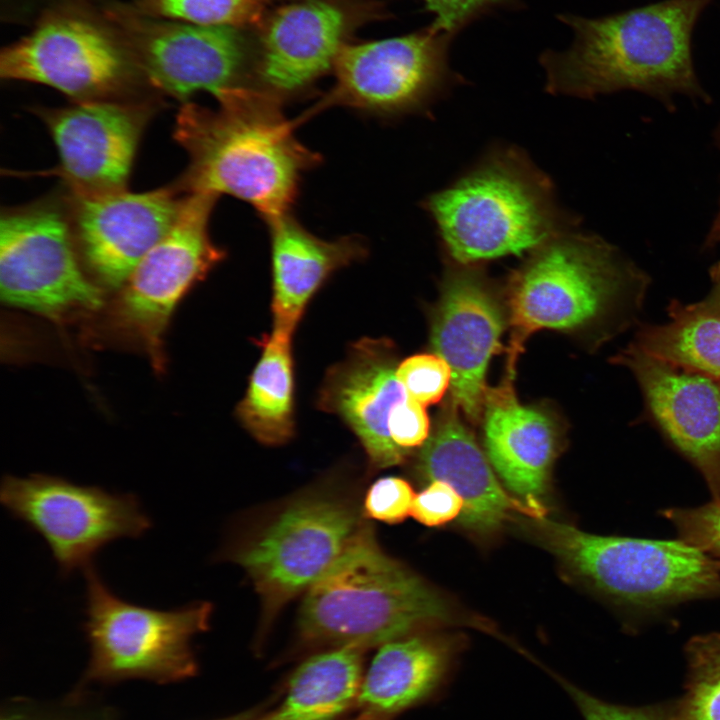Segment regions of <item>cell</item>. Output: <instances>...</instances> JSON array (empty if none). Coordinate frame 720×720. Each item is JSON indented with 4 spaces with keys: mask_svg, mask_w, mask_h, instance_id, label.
Instances as JSON below:
<instances>
[{
    "mask_svg": "<svg viewBox=\"0 0 720 720\" xmlns=\"http://www.w3.org/2000/svg\"><path fill=\"white\" fill-rule=\"evenodd\" d=\"M366 651L350 645L314 652L282 681L256 720L346 719L357 708Z\"/></svg>",
    "mask_w": 720,
    "mask_h": 720,
    "instance_id": "d4e9b609",
    "label": "cell"
},
{
    "mask_svg": "<svg viewBox=\"0 0 720 720\" xmlns=\"http://www.w3.org/2000/svg\"><path fill=\"white\" fill-rule=\"evenodd\" d=\"M148 112L114 100L42 111L59 155L57 173L76 196L125 189Z\"/></svg>",
    "mask_w": 720,
    "mask_h": 720,
    "instance_id": "2e32d148",
    "label": "cell"
},
{
    "mask_svg": "<svg viewBox=\"0 0 720 720\" xmlns=\"http://www.w3.org/2000/svg\"><path fill=\"white\" fill-rule=\"evenodd\" d=\"M352 24L348 10L326 1L278 8L262 26L254 87L282 103L303 94L334 69Z\"/></svg>",
    "mask_w": 720,
    "mask_h": 720,
    "instance_id": "d6986e66",
    "label": "cell"
},
{
    "mask_svg": "<svg viewBox=\"0 0 720 720\" xmlns=\"http://www.w3.org/2000/svg\"><path fill=\"white\" fill-rule=\"evenodd\" d=\"M396 354L385 338H362L330 367L318 396L321 410L339 416L361 442L370 465L401 464L407 452L392 441L389 419L408 395L396 376Z\"/></svg>",
    "mask_w": 720,
    "mask_h": 720,
    "instance_id": "ffe728a7",
    "label": "cell"
},
{
    "mask_svg": "<svg viewBox=\"0 0 720 720\" xmlns=\"http://www.w3.org/2000/svg\"><path fill=\"white\" fill-rule=\"evenodd\" d=\"M716 139H717V143H718L719 146H720V126H719L718 129H717Z\"/></svg>",
    "mask_w": 720,
    "mask_h": 720,
    "instance_id": "b9f144b4",
    "label": "cell"
},
{
    "mask_svg": "<svg viewBox=\"0 0 720 720\" xmlns=\"http://www.w3.org/2000/svg\"><path fill=\"white\" fill-rule=\"evenodd\" d=\"M435 16L432 27L453 34L504 0H422Z\"/></svg>",
    "mask_w": 720,
    "mask_h": 720,
    "instance_id": "8d00e7d4",
    "label": "cell"
},
{
    "mask_svg": "<svg viewBox=\"0 0 720 720\" xmlns=\"http://www.w3.org/2000/svg\"><path fill=\"white\" fill-rule=\"evenodd\" d=\"M292 337L273 332L259 342L261 357L236 408L242 426L259 442L282 445L294 434Z\"/></svg>",
    "mask_w": 720,
    "mask_h": 720,
    "instance_id": "484cf974",
    "label": "cell"
},
{
    "mask_svg": "<svg viewBox=\"0 0 720 720\" xmlns=\"http://www.w3.org/2000/svg\"><path fill=\"white\" fill-rule=\"evenodd\" d=\"M506 377L487 389L483 418L488 458L507 487L523 502L545 511L540 502L547 490L557 455L559 434L541 409L521 404Z\"/></svg>",
    "mask_w": 720,
    "mask_h": 720,
    "instance_id": "7402d4cb",
    "label": "cell"
},
{
    "mask_svg": "<svg viewBox=\"0 0 720 720\" xmlns=\"http://www.w3.org/2000/svg\"><path fill=\"white\" fill-rule=\"evenodd\" d=\"M424 207L461 264L536 250L570 226L550 181L513 148L487 155Z\"/></svg>",
    "mask_w": 720,
    "mask_h": 720,
    "instance_id": "8992f818",
    "label": "cell"
},
{
    "mask_svg": "<svg viewBox=\"0 0 720 720\" xmlns=\"http://www.w3.org/2000/svg\"><path fill=\"white\" fill-rule=\"evenodd\" d=\"M0 293L7 305L47 317L103 304L102 291L81 268L66 219L51 206L2 214Z\"/></svg>",
    "mask_w": 720,
    "mask_h": 720,
    "instance_id": "5bb4252c",
    "label": "cell"
},
{
    "mask_svg": "<svg viewBox=\"0 0 720 720\" xmlns=\"http://www.w3.org/2000/svg\"><path fill=\"white\" fill-rule=\"evenodd\" d=\"M183 199L171 188L77 196L75 232L89 271L106 287L121 289L172 227Z\"/></svg>",
    "mask_w": 720,
    "mask_h": 720,
    "instance_id": "ac0fdd59",
    "label": "cell"
},
{
    "mask_svg": "<svg viewBox=\"0 0 720 720\" xmlns=\"http://www.w3.org/2000/svg\"><path fill=\"white\" fill-rule=\"evenodd\" d=\"M282 105L255 88L216 110L185 103L174 132L189 157L181 187L189 194L233 196L266 222L289 213L302 176L321 156L297 139Z\"/></svg>",
    "mask_w": 720,
    "mask_h": 720,
    "instance_id": "6da1fadb",
    "label": "cell"
},
{
    "mask_svg": "<svg viewBox=\"0 0 720 720\" xmlns=\"http://www.w3.org/2000/svg\"><path fill=\"white\" fill-rule=\"evenodd\" d=\"M0 720H117L115 713L89 701L78 690L57 703L14 699L1 709Z\"/></svg>",
    "mask_w": 720,
    "mask_h": 720,
    "instance_id": "4dcf8cb0",
    "label": "cell"
},
{
    "mask_svg": "<svg viewBox=\"0 0 720 720\" xmlns=\"http://www.w3.org/2000/svg\"><path fill=\"white\" fill-rule=\"evenodd\" d=\"M271 0H135L140 14L198 26L242 28L258 24Z\"/></svg>",
    "mask_w": 720,
    "mask_h": 720,
    "instance_id": "f1b7e54d",
    "label": "cell"
},
{
    "mask_svg": "<svg viewBox=\"0 0 720 720\" xmlns=\"http://www.w3.org/2000/svg\"><path fill=\"white\" fill-rule=\"evenodd\" d=\"M584 720H668L669 703L632 707L603 701L569 681L557 677Z\"/></svg>",
    "mask_w": 720,
    "mask_h": 720,
    "instance_id": "836d02e7",
    "label": "cell"
},
{
    "mask_svg": "<svg viewBox=\"0 0 720 720\" xmlns=\"http://www.w3.org/2000/svg\"><path fill=\"white\" fill-rule=\"evenodd\" d=\"M454 619L448 602L382 551L362 525L306 591L295 652L358 646L366 650Z\"/></svg>",
    "mask_w": 720,
    "mask_h": 720,
    "instance_id": "3957f363",
    "label": "cell"
},
{
    "mask_svg": "<svg viewBox=\"0 0 720 720\" xmlns=\"http://www.w3.org/2000/svg\"><path fill=\"white\" fill-rule=\"evenodd\" d=\"M396 376L408 397L427 406L439 402L451 386L452 373L439 355L415 354L397 367Z\"/></svg>",
    "mask_w": 720,
    "mask_h": 720,
    "instance_id": "f546056e",
    "label": "cell"
},
{
    "mask_svg": "<svg viewBox=\"0 0 720 720\" xmlns=\"http://www.w3.org/2000/svg\"><path fill=\"white\" fill-rule=\"evenodd\" d=\"M430 422L425 406L407 397L393 409L389 419L392 441L403 451L423 445L429 438Z\"/></svg>",
    "mask_w": 720,
    "mask_h": 720,
    "instance_id": "d590c367",
    "label": "cell"
},
{
    "mask_svg": "<svg viewBox=\"0 0 720 720\" xmlns=\"http://www.w3.org/2000/svg\"><path fill=\"white\" fill-rule=\"evenodd\" d=\"M272 267L273 332L292 337L312 297L337 270L365 258L359 236L317 237L291 213L266 222Z\"/></svg>",
    "mask_w": 720,
    "mask_h": 720,
    "instance_id": "603a6c76",
    "label": "cell"
},
{
    "mask_svg": "<svg viewBox=\"0 0 720 720\" xmlns=\"http://www.w3.org/2000/svg\"><path fill=\"white\" fill-rule=\"evenodd\" d=\"M711 1L663 0L599 18L563 17L574 39L567 50L542 56L546 89L581 98L630 89L667 102L676 94L708 99L691 40Z\"/></svg>",
    "mask_w": 720,
    "mask_h": 720,
    "instance_id": "7a4b0ae2",
    "label": "cell"
},
{
    "mask_svg": "<svg viewBox=\"0 0 720 720\" xmlns=\"http://www.w3.org/2000/svg\"><path fill=\"white\" fill-rule=\"evenodd\" d=\"M0 74L75 102L113 100L144 82L113 26L86 0L47 10L29 34L2 50Z\"/></svg>",
    "mask_w": 720,
    "mask_h": 720,
    "instance_id": "ba28073f",
    "label": "cell"
},
{
    "mask_svg": "<svg viewBox=\"0 0 720 720\" xmlns=\"http://www.w3.org/2000/svg\"><path fill=\"white\" fill-rule=\"evenodd\" d=\"M526 527L632 629L684 603L720 597V561L680 539L596 535L546 515L527 516Z\"/></svg>",
    "mask_w": 720,
    "mask_h": 720,
    "instance_id": "5b68a950",
    "label": "cell"
},
{
    "mask_svg": "<svg viewBox=\"0 0 720 720\" xmlns=\"http://www.w3.org/2000/svg\"><path fill=\"white\" fill-rule=\"evenodd\" d=\"M649 282L644 271L600 237L566 231L552 238L511 278L506 376L514 377L525 340L538 330L633 325Z\"/></svg>",
    "mask_w": 720,
    "mask_h": 720,
    "instance_id": "277c9868",
    "label": "cell"
},
{
    "mask_svg": "<svg viewBox=\"0 0 720 720\" xmlns=\"http://www.w3.org/2000/svg\"><path fill=\"white\" fill-rule=\"evenodd\" d=\"M505 319L495 294L471 268L451 271L434 310L431 344L450 366L452 402L471 422L483 415L486 372L501 349Z\"/></svg>",
    "mask_w": 720,
    "mask_h": 720,
    "instance_id": "e0dca14e",
    "label": "cell"
},
{
    "mask_svg": "<svg viewBox=\"0 0 720 720\" xmlns=\"http://www.w3.org/2000/svg\"><path fill=\"white\" fill-rule=\"evenodd\" d=\"M275 697L273 693L268 699L249 709L214 720H256L274 702Z\"/></svg>",
    "mask_w": 720,
    "mask_h": 720,
    "instance_id": "f35d334b",
    "label": "cell"
},
{
    "mask_svg": "<svg viewBox=\"0 0 720 720\" xmlns=\"http://www.w3.org/2000/svg\"><path fill=\"white\" fill-rule=\"evenodd\" d=\"M451 35L431 26L405 36L346 43L334 65V85L294 120L296 125L335 106L390 117L423 108L450 80Z\"/></svg>",
    "mask_w": 720,
    "mask_h": 720,
    "instance_id": "7c38bea8",
    "label": "cell"
},
{
    "mask_svg": "<svg viewBox=\"0 0 720 720\" xmlns=\"http://www.w3.org/2000/svg\"><path fill=\"white\" fill-rule=\"evenodd\" d=\"M458 648L453 638L420 634L379 646L365 669L355 712L392 720L423 704L446 680Z\"/></svg>",
    "mask_w": 720,
    "mask_h": 720,
    "instance_id": "cb8c5ba5",
    "label": "cell"
},
{
    "mask_svg": "<svg viewBox=\"0 0 720 720\" xmlns=\"http://www.w3.org/2000/svg\"><path fill=\"white\" fill-rule=\"evenodd\" d=\"M344 720H388L376 715H372L364 712H354L353 716H349Z\"/></svg>",
    "mask_w": 720,
    "mask_h": 720,
    "instance_id": "60d3db41",
    "label": "cell"
},
{
    "mask_svg": "<svg viewBox=\"0 0 720 720\" xmlns=\"http://www.w3.org/2000/svg\"><path fill=\"white\" fill-rule=\"evenodd\" d=\"M710 276L712 282L710 293L698 303L707 311L720 316V262L711 268Z\"/></svg>",
    "mask_w": 720,
    "mask_h": 720,
    "instance_id": "74e56055",
    "label": "cell"
},
{
    "mask_svg": "<svg viewBox=\"0 0 720 720\" xmlns=\"http://www.w3.org/2000/svg\"><path fill=\"white\" fill-rule=\"evenodd\" d=\"M0 501L14 519L44 539L64 577L93 565L112 541L139 538L152 527L134 494L111 493L59 476L5 475Z\"/></svg>",
    "mask_w": 720,
    "mask_h": 720,
    "instance_id": "30bf717a",
    "label": "cell"
},
{
    "mask_svg": "<svg viewBox=\"0 0 720 720\" xmlns=\"http://www.w3.org/2000/svg\"><path fill=\"white\" fill-rule=\"evenodd\" d=\"M680 540L720 561V499L696 507H672L660 512Z\"/></svg>",
    "mask_w": 720,
    "mask_h": 720,
    "instance_id": "1f68e13d",
    "label": "cell"
},
{
    "mask_svg": "<svg viewBox=\"0 0 720 720\" xmlns=\"http://www.w3.org/2000/svg\"><path fill=\"white\" fill-rule=\"evenodd\" d=\"M720 242V208L713 222L711 230L707 237V245H715Z\"/></svg>",
    "mask_w": 720,
    "mask_h": 720,
    "instance_id": "ab89813d",
    "label": "cell"
},
{
    "mask_svg": "<svg viewBox=\"0 0 720 720\" xmlns=\"http://www.w3.org/2000/svg\"><path fill=\"white\" fill-rule=\"evenodd\" d=\"M414 498L408 481L396 476L383 477L369 488L364 510L371 519L389 524L400 523L410 514Z\"/></svg>",
    "mask_w": 720,
    "mask_h": 720,
    "instance_id": "d6a6232c",
    "label": "cell"
},
{
    "mask_svg": "<svg viewBox=\"0 0 720 720\" xmlns=\"http://www.w3.org/2000/svg\"><path fill=\"white\" fill-rule=\"evenodd\" d=\"M344 501L307 496L284 508L249 543L222 553L251 579L263 608L262 631L291 599L331 566L361 528Z\"/></svg>",
    "mask_w": 720,
    "mask_h": 720,
    "instance_id": "8fae6325",
    "label": "cell"
},
{
    "mask_svg": "<svg viewBox=\"0 0 720 720\" xmlns=\"http://www.w3.org/2000/svg\"><path fill=\"white\" fill-rule=\"evenodd\" d=\"M452 404L441 415L417 461L422 478L450 484L462 497L461 525L480 536L497 532L514 512L530 517L546 515L508 496L473 435Z\"/></svg>",
    "mask_w": 720,
    "mask_h": 720,
    "instance_id": "44dd1931",
    "label": "cell"
},
{
    "mask_svg": "<svg viewBox=\"0 0 720 720\" xmlns=\"http://www.w3.org/2000/svg\"><path fill=\"white\" fill-rule=\"evenodd\" d=\"M84 575L86 619L82 630L90 656L83 683L140 679L164 684L198 673L192 639L209 629L210 602L154 609L118 597L93 565Z\"/></svg>",
    "mask_w": 720,
    "mask_h": 720,
    "instance_id": "52a82bcc",
    "label": "cell"
},
{
    "mask_svg": "<svg viewBox=\"0 0 720 720\" xmlns=\"http://www.w3.org/2000/svg\"><path fill=\"white\" fill-rule=\"evenodd\" d=\"M98 7L158 91L179 100L208 92L223 103L255 88V54L240 29L151 18L116 0Z\"/></svg>",
    "mask_w": 720,
    "mask_h": 720,
    "instance_id": "9c48e42d",
    "label": "cell"
},
{
    "mask_svg": "<svg viewBox=\"0 0 720 720\" xmlns=\"http://www.w3.org/2000/svg\"><path fill=\"white\" fill-rule=\"evenodd\" d=\"M668 314L664 324L639 327L634 343L664 361L720 380V316L698 302L675 300Z\"/></svg>",
    "mask_w": 720,
    "mask_h": 720,
    "instance_id": "4316f807",
    "label": "cell"
},
{
    "mask_svg": "<svg viewBox=\"0 0 720 720\" xmlns=\"http://www.w3.org/2000/svg\"><path fill=\"white\" fill-rule=\"evenodd\" d=\"M217 196L190 193L166 235L144 256L121 288L115 321L161 366L165 331L184 296L225 258L210 236Z\"/></svg>",
    "mask_w": 720,
    "mask_h": 720,
    "instance_id": "4fadbf2b",
    "label": "cell"
},
{
    "mask_svg": "<svg viewBox=\"0 0 720 720\" xmlns=\"http://www.w3.org/2000/svg\"><path fill=\"white\" fill-rule=\"evenodd\" d=\"M463 507L462 497L450 484L434 480L415 495L410 515L425 526L437 527L459 517Z\"/></svg>",
    "mask_w": 720,
    "mask_h": 720,
    "instance_id": "e575fe53",
    "label": "cell"
},
{
    "mask_svg": "<svg viewBox=\"0 0 720 720\" xmlns=\"http://www.w3.org/2000/svg\"><path fill=\"white\" fill-rule=\"evenodd\" d=\"M685 657L684 693L669 703L668 720H720V632L691 638Z\"/></svg>",
    "mask_w": 720,
    "mask_h": 720,
    "instance_id": "83f0119b",
    "label": "cell"
},
{
    "mask_svg": "<svg viewBox=\"0 0 720 720\" xmlns=\"http://www.w3.org/2000/svg\"><path fill=\"white\" fill-rule=\"evenodd\" d=\"M613 361L632 372L649 418L701 474L713 499H720V380L664 361L634 342Z\"/></svg>",
    "mask_w": 720,
    "mask_h": 720,
    "instance_id": "9a60e30c",
    "label": "cell"
}]
</instances>
